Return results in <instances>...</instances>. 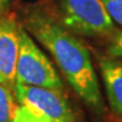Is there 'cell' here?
Wrapping results in <instances>:
<instances>
[{
	"label": "cell",
	"mask_w": 122,
	"mask_h": 122,
	"mask_svg": "<svg viewBox=\"0 0 122 122\" xmlns=\"http://www.w3.org/2000/svg\"><path fill=\"white\" fill-rule=\"evenodd\" d=\"M60 23L83 36H106L114 33V22L102 0H60Z\"/></svg>",
	"instance_id": "3957f363"
},
{
	"label": "cell",
	"mask_w": 122,
	"mask_h": 122,
	"mask_svg": "<svg viewBox=\"0 0 122 122\" xmlns=\"http://www.w3.org/2000/svg\"><path fill=\"white\" fill-rule=\"evenodd\" d=\"M111 36L112 37L107 45V53L111 57L122 60V30H114Z\"/></svg>",
	"instance_id": "30bf717a"
},
{
	"label": "cell",
	"mask_w": 122,
	"mask_h": 122,
	"mask_svg": "<svg viewBox=\"0 0 122 122\" xmlns=\"http://www.w3.org/2000/svg\"><path fill=\"white\" fill-rule=\"evenodd\" d=\"M23 27L52 56L58 68L84 104L97 117L105 114V104L87 46L61 23L42 10H32Z\"/></svg>",
	"instance_id": "6da1fadb"
},
{
	"label": "cell",
	"mask_w": 122,
	"mask_h": 122,
	"mask_svg": "<svg viewBox=\"0 0 122 122\" xmlns=\"http://www.w3.org/2000/svg\"><path fill=\"white\" fill-rule=\"evenodd\" d=\"M17 106L14 93L0 84V122H14Z\"/></svg>",
	"instance_id": "52a82bcc"
},
{
	"label": "cell",
	"mask_w": 122,
	"mask_h": 122,
	"mask_svg": "<svg viewBox=\"0 0 122 122\" xmlns=\"http://www.w3.org/2000/svg\"><path fill=\"white\" fill-rule=\"evenodd\" d=\"M14 96L18 104L41 113L50 122H79L63 91L16 84Z\"/></svg>",
	"instance_id": "277c9868"
},
{
	"label": "cell",
	"mask_w": 122,
	"mask_h": 122,
	"mask_svg": "<svg viewBox=\"0 0 122 122\" xmlns=\"http://www.w3.org/2000/svg\"><path fill=\"white\" fill-rule=\"evenodd\" d=\"M16 84L63 91L62 79L52 62L23 26L16 66Z\"/></svg>",
	"instance_id": "7a4b0ae2"
},
{
	"label": "cell",
	"mask_w": 122,
	"mask_h": 122,
	"mask_svg": "<svg viewBox=\"0 0 122 122\" xmlns=\"http://www.w3.org/2000/svg\"><path fill=\"white\" fill-rule=\"evenodd\" d=\"M14 122H50L41 113L27 106L18 104Z\"/></svg>",
	"instance_id": "ba28073f"
},
{
	"label": "cell",
	"mask_w": 122,
	"mask_h": 122,
	"mask_svg": "<svg viewBox=\"0 0 122 122\" xmlns=\"http://www.w3.org/2000/svg\"><path fill=\"white\" fill-rule=\"evenodd\" d=\"M9 6V0H0V14L6 13Z\"/></svg>",
	"instance_id": "8fae6325"
},
{
	"label": "cell",
	"mask_w": 122,
	"mask_h": 122,
	"mask_svg": "<svg viewBox=\"0 0 122 122\" xmlns=\"http://www.w3.org/2000/svg\"><path fill=\"white\" fill-rule=\"evenodd\" d=\"M111 19L122 26V0H102Z\"/></svg>",
	"instance_id": "9c48e42d"
},
{
	"label": "cell",
	"mask_w": 122,
	"mask_h": 122,
	"mask_svg": "<svg viewBox=\"0 0 122 122\" xmlns=\"http://www.w3.org/2000/svg\"><path fill=\"white\" fill-rule=\"evenodd\" d=\"M98 66L110 107L122 119V60L111 56L101 57Z\"/></svg>",
	"instance_id": "8992f818"
},
{
	"label": "cell",
	"mask_w": 122,
	"mask_h": 122,
	"mask_svg": "<svg viewBox=\"0 0 122 122\" xmlns=\"http://www.w3.org/2000/svg\"><path fill=\"white\" fill-rule=\"evenodd\" d=\"M20 27L7 11L0 14V84L13 93L16 85Z\"/></svg>",
	"instance_id": "5b68a950"
}]
</instances>
